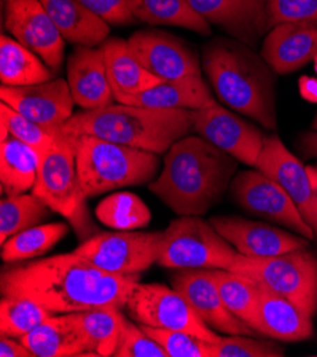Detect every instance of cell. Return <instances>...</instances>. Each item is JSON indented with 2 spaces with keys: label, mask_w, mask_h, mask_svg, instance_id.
I'll use <instances>...</instances> for the list:
<instances>
[{
  "label": "cell",
  "mask_w": 317,
  "mask_h": 357,
  "mask_svg": "<svg viewBox=\"0 0 317 357\" xmlns=\"http://www.w3.org/2000/svg\"><path fill=\"white\" fill-rule=\"evenodd\" d=\"M139 275H117L76 252L8 264L0 276L2 296L27 298L54 314L97 307H125Z\"/></svg>",
  "instance_id": "6da1fadb"
},
{
  "label": "cell",
  "mask_w": 317,
  "mask_h": 357,
  "mask_svg": "<svg viewBox=\"0 0 317 357\" xmlns=\"http://www.w3.org/2000/svg\"><path fill=\"white\" fill-rule=\"evenodd\" d=\"M238 172V160L199 135L168 150L164 168L148 188L180 217H202L217 205Z\"/></svg>",
  "instance_id": "7a4b0ae2"
},
{
  "label": "cell",
  "mask_w": 317,
  "mask_h": 357,
  "mask_svg": "<svg viewBox=\"0 0 317 357\" xmlns=\"http://www.w3.org/2000/svg\"><path fill=\"white\" fill-rule=\"evenodd\" d=\"M202 70L219 100L266 130L277 128L275 71L254 47L217 38L202 49Z\"/></svg>",
  "instance_id": "3957f363"
},
{
  "label": "cell",
  "mask_w": 317,
  "mask_h": 357,
  "mask_svg": "<svg viewBox=\"0 0 317 357\" xmlns=\"http://www.w3.org/2000/svg\"><path fill=\"white\" fill-rule=\"evenodd\" d=\"M192 110H165L110 104L84 110L61 127L67 135H91L117 144L164 154L192 131Z\"/></svg>",
  "instance_id": "277c9868"
},
{
  "label": "cell",
  "mask_w": 317,
  "mask_h": 357,
  "mask_svg": "<svg viewBox=\"0 0 317 357\" xmlns=\"http://www.w3.org/2000/svg\"><path fill=\"white\" fill-rule=\"evenodd\" d=\"M76 165L83 192L93 198L113 190L151 184L158 154L91 135L76 137Z\"/></svg>",
  "instance_id": "5b68a950"
},
{
  "label": "cell",
  "mask_w": 317,
  "mask_h": 357,
  "mask_svg": "<svg viewBox=\"0 0 317 357\" xmlns=\"http://www.w3.org/2000/svg\"><path fill=\"white\" fill-rule=\"evenodd\" d=\"M31 192L49 208L73 224L76 231L88 232L90 213L86 206L76 165V137L60 131L54 144L40 157L38 178Z\"/></svg>",
  "instance_id": "8992f818"
},
{
  "label": "cell",
  "mask_w": 317,
  "mask_h": 357,
  "mask_svg": "<svg viewBox=\"0 0 317 357\" xmlns=\"http://www.w3.org/2000/svg\"><path fill=\"white\" fill-rule=\"evenodd\" d=\"M229 271L285 296L311 317L317 313V258L306 248L276 257L238 254Z\"/></svg>",
  "instance_id": "52a82bcc"
},
{
  "label": "cell",
  "mask_w": 317,
  "mask_h": 357,
  "mask_svg": "<svg viewBox=\"0 0 317 357\" xmlns=\"http://www.w3.org/2000/svg\"><path fill=\"white\" fill-rule=\"evenodd\" d=\"M236 249L201 217H181L164 231L157 264L168 269H229Z\"/></svg>",
  "instance_id": "ba28073f"
},
{
  "label": "cell",
  "mask_w": 317,
  "mask_h": 357,
  "mask_svg": "<svg viewBox=\"0 0 317 357\" xmlns=\"http://www.w3.org/2000/svg\"><path fill=\"white\" fill-rule=\"evenodd\" d=\"M125 307L139 325L187 332L209 343H215L219 337L180 292L160 283H138Z\"/></svg>",
  "instance_id": "9c48e42d"
},
{
  "label": "cell",
  "mask_w": 317,
  "mask_h": 357,
  "mask_svg": "<svg viewBox=\"0 0 317 357\" xmlns=\"http://www.w3.org/2000/svg\"><path fill=\"white\" fill-rule=\"evenodd\" d=\"M164 232H100L87 238L73 252L102 271L138 275L157 264Z\"/></svg>",
  "instance_id": "30bf717a"
},
{
  "label": "cell",
  "mask_w": 317,
  "mask_h": 357,
  "mask_svg": "<svg viewBox=\"0 0 317 357\" xmlns=\"http://www.w3.org/2000/svg\"><path fill=\"white\" fill-rule=\"evenodd\" d=\"M229 192L232 199L251 215L286 227L309 241L314 239L313 229L304 222L286 190L262 171L236 172Z\"/></svg>",
  "instance_id": "8fae6325"
},
{
  "label": "cell",
  "mask_w": 317,
  "mask_h": 357,
  "mask_svg": "<svg viewBox=\"0 0 317 357\" xmlns=\"http://www.w3.org/2000/svg\"><path fill=\"white\" fill-rule=\"evenodd\" d=\"M192 131L221 149L235 160L255 167L265 135L254 124L229 112L217 101L199 110H192Z\"/></svg>",
  "instance_id": "7c38bea8"
},
{
  "label": "cell",
  "mask_w": 317,
  "mask_h": 357,
  "mask_svg": "<svg viewBox=\"0 0 317 357\" xmlns=\"http://www.w3.org/2000/svg\"><path fill=\"white\" fill-rule=\"evenodd\" d=\"M6 29L54 73L64 61V39L40 0H6Z\"/></svg>",
  "instance_id": "4fadbf2b"
},
{
  "label": "cell",
  "mask_w": 317,
  "mask_h": 357,
  "mask_svg": "<svg viewBox=\"0 0 317 357\" xmlns=\"http://www.w3.org/2000/svg\"><path fill=\"white\" fill-rule=\"evenodd\" d=\"M137 60L161 80L202 76L196 52L183 39L164 31H137L127 40Z\"/></svg>",
  "instance_id": "5bb4252c"
},
{
  "label": "cell",
  "mask_w": 317,
  "mask_h": 357,
  "mask_svg": "<svg viewBox=\"0 0 317 357\" xmlns=\"http://www.w3.org/2000/svg\"><path fill=\"white\" fill-rule=\"evenodd\" d=\"M255 168L273 178L286 190L317 239V195L302 161L286 149L277 135H269L265 137Z\"/></svg>",
  "instance_id": "9a60e30c"
},
{
  "label": "cell",
  "mask_w": 317,
  "mask_h": 357,
  "mask_svg": "<svg viewBox=\"0 0 317 357\" xmlns=\"http://www.w3.org/2000/svg\"><path fill=\"white\" fill-rule=\"evenodd\" d=\"M0 98L26 119L53 131L61 130L73 117L76 104L68 83L63 79L23 87L2 86Z\"/></svg>",
  "instance_id": "2e32d148"
},
{
  "label": "cell",
  "mask_w": 317,
  "mask_h": 357,
  "mask_svg": "<svg viewBox=\"0 0 317 357\" xmlns=\"http://www.w3.org/2000/svg\"><path fill=\"white\" fill-rule=\"evenodd\" d=\"M172 287L209 328L225 335H258L225 306L210 269H181L172 276Z\"/></svg>",
  "instance_id": "e0dca14e"
},
{
  "label": "cell",
  "mask_w": 317,
  "mask_h": 357,
  "mask_svg": "<svg viewBox=\"0 0 317 357\" xmlns=\"http://www.w3.org/2000/svg\"><path fill=\"white\" fill-rule=\"evenodd\" d=\"M209 222L245 257H276L309 245L302 235L240 217H214Z\"/></svg>",
  "instance_id": "ac0fdd59"
},
{
  "label": "cell",
  "mask_w": 317,
  "mask_h": 357,
  "mask_svg": "<svg viewBox=\"0 0 317 357\" xmlns=\"http://www.w3.org/2000/svg\"><path fill=\"white\" fill-rule=\"evenodd\" d=\"M191 6L210 24L232 39L256 47L268 29L263 0H188Z\"/></svg>",
  "instance_id": "d6986e66"
},
{
  "label": "cell",
  "mask_w": 317,
  "mask_h": 357,
  "mask_svg": "<svg viewBox=\"0 0 317 357\" xmlns=\"http://www.w3.org/2000/svg\"><path fill=\"white\" fill-rule=\"evenodd\" d=\"M261 56L276 75H291L317 57V22H291L272 27Z\"/></svg>",
  "instance_id": "ffe728a7"
},
{
  "label": "cell",
  "mask_w": 317,
  "mask_h": 357,
  "mask_svg": "<svg viewBox=\"0 0 317 357\" xmlns=\"http://www.w3.org/2000/svg\"><path fill=\"white\" fill-rule=\"evenodd\" d=\"M259 299L252 329L279 342H302L313 336L311 316L293 302L258 283Z\"/></svg>",
  "instance_id": "44dd1931"
},
{
  "label": "cell",
  "mask_w": 317,
  "mask_h": 357,
  "mask_svg": "<svg viewBox=\"0 0 317 357\" xmlns=\"http://www.w3.org/2000/svg\"><path fill=\"white\" fill-rule=\"evenodd\" d=\"M67 83L75 102L84 110L110 105L116 100L101 47L77 46L67 59Z\"/></svg>",
  "instance_id": "7402d4cb"
},
{
  "label": "cell",
  "mask_w": 317,
  "mask_h": 357,
  "mask_svg": "<svg viewBox=\"0 0 317 357\" xmlns=\"http://www.w3.org/2000/svg\"><path fill=\"white\" fill-rule=\"evenodd\" d=\"M121 104L165 110H199L214 104V96L202 76L164 80L157 86L118 100Z\"/></svg>",
  "instance_id": "603a6c76"
},
{
  "label": "cell",
  "mask_w": 317,
  "mask_h": 357,
  "mask_svg": "<svg viewBox=\"0 0 317 357\" xmlns=\"http://www.w3.org/2000/svg\"><path fill=\"white\" fill-rule=\"evenodd\" d=\"M65 42L95 47L109 39L110 23L79 0H40Z\"/></svg>",
  "instance_id": "cb8c5ba5"
},
{
  "label": "cell",
  "mask_w": 317,
  "mask_h": 357,
  "mask_svg": "<svg viewBox=\"0 0 317 357\" xmlns=\"http://www.w3.org/2000/svg\"><path fill=\"white\" fill-rule=\"evenodd\" d=\"M107 76L116 101L143 93L164 82L141 64L131 52L128 42L117 38L105 40L101 46Z\"/></svg>",
  "instance_id": "d4e9b609"
},
{
  "label": "cell",
  "mask_w": 317,
  "mask_h": 357,
  "mask_svg": "<svg viewBox=\"0 0 317 357\" xmlns=\"http://www.w3.org/2000/svg\"><path fill=\"white\" fill-rule=\"evenodd\" d=\"M20 342L31 351L33 357L93 356L73 322L72 313L53 314L36 329L22 336Z\"/></svg>",
  "instance_id": "484cf974"
},
{
  "label": "cell",
  "mask_w": 317,
  "mask_h": 357,
  "mask_svg": "<svg viewBox=\"0 0 317 357\" xmlns=\"http://www.w3.org/2000/svg\"><path fill=\"white\" fill-rule=\"evenodd\" d=\"M53 79V70L30 49L2 34L0 38V82L2 86L23 87Z\"/></svg>",
  "instance_id": "4316f807"
},
{
  "label": "cell",
  "mask_w": 317,
  "mask_h": 357,
  "mask_svg": "<svg viewBox=\"0 0 317 357\" xmlns=\"http://www.w3.org/2000/svg\"><path fill=\"white\" fill-rule=\"evenodd\" d=\"M72 317L87 344V350L94 357L114 356L125 317L121 309L97 307L75 312Z\"/></svg>",
  "instance_id": "83f0119b"
},
{
  "label": "cell",
  "mask_w": 317,
  "mask_h": 357,
  "mask_svg": "<svg viewBox=\"0 0 317 357\" xmlns=\"http://www.w3.org/2000/svg\"><path fill=\"white\" fill-rule=\"evenodd\" d=\"M40 157L19 138L9 135L0 146V181L3 194L19 195L31 190L38 178Z\"/></svg>",
  "instance_id": "f1b7e54d"
},
{
  "label": "cell",
  "mask_w": 317,
  "mask_h": 357,
  "mask_svg": "<svg viewBox=\"0 0 317 357\" xmlns=\"http://www.w3.org/2000/svg\"><path fill=\"white\" fill-rule=\"evenodd\" d=\"M134 17L148 24L177 26L202 36L212 34L210 24L191 6L188 0H125Z\"/></svg>",
  "instance_id": "f546056e"
},
{
  "label": "cell",
  "mask_w": 317,
  "mask_h": 357,
  "mask_svg": "<svg viewBox=\"0 0 317 357\" xmlns=\"http://www.w3.org/2000/svg\"><path fill=\"white\" fill-rule=\"evenodd\" d=\"M210 273L229 312L252 328L259 299L258 283L229 269H210Z\"/></svg>",
  "instance_id": "4dcf8cb0"
},
{
  "label": "cell",
  "mask_w": 317,
  "mask_h": 357,
  "mask_svg": "<svg viewBox=\"0 0 317 357\" xmlns=\"http://www.w3.org/2000/svg\"><path fill=\"white\" fill-rule=\"evenodd\" d=\"M50 215L49 205L31 194L9 195L0 204V243L10 236L40 225Z\"/></svg>",
  "instance_id": "1f68e13d"
},
{
  "label": "cell",
  "mask_w": 317,
  "mask_h": 357,
  "mask_svg": "<svg viewBox=\"0 0 317 357\" xmlns=\"http://www.w3.org/2000/svg\"><path fill=\"white\" fill-rule=\"evenodd\" d=\"M95 217L109 228L132 231L150 224L151 211L138 195L131 192H117L104 198L97 205Z\"/></svg>",
  "instance_id": "d6a6232c"
},
{
  "label": "cell",
  "mask_w": 317,
  "mask_h": 357,
  "mask_svg": "<svg viewBox=\"0 0 317 357\" xmlns=\"http://www.w3.org/2000/svg\"><path fill=\"white\" fill-rule=\"evenodd\" d=\"M68 227L64 222L36 225L10 236L2 245V259L15 264L40 257L52 249L64 235Z\"/></svg>",
  "instance_id": "836d02e7"
},
{
  "label": "cell",
  "mask_w": 317,
  "mask_h": 357,
  "mask_svg": "<svg viewBox=\"0 0 317 357\" xmlns=\"http://www.w3.org/2000/svg\"><path fill=\"white\" fill-rule=\"evenodd\" d=\"M53 314L27 298L3 296L0 301V336L20 339Z\"/></svg>",
  "instance_id": "e575fe53"
},
{
  "label": "cell",
  "mask_w": 317,
  "mask_h": 357,
  "mask_svg": "<svg viewBox=\"0 0 317 357\" xmlns=\"http://www.w3.org/2000/svg\"><path fill=\"white\" fill-rule=\"evenodd\" d=\"M0 116H2V123L8 127L9 134L36 150L39 157H42L54 144L57 134L61 131H53L33 123L3 101L0 104Z\"/></svg>",
  "instance_id": "d590c367"
},
{
  "label": "cell",
  "mask_w": 317,
  "mask_h": 357,
  "mask_svg": "<svg viewBox=\"0 0 317 357\" xmlns=\"http://www.w3.org/2000/svg\"><path fill=\"white\" fill-rule=\"evenodd\" d=\"M285 349L272 340L248 335L219 336L210 343V357H284Z\"/></svg>",
  "instance_id": "8d00e7d4"
},
{
  "label": "cell",
  "mask_w": 317,
  "mask_h": 357,
  "mask_svg": "<svg viewBox=\"0 0 317 357\" xmlns=\"http://www.w3.org/2000/svg\"><path fill=\"white\" fill-rule=\"evenodd\" d=\"M139 326L161 344L168 357H210V343L201 337L187 332L158 329L144 325Z\"/></svg>",
  "instance_id": "74e56055"
},
{
  "label": "cell",
  "mask_w": 317,
  "mask_h": 357,
  "mask_svg": "<svg viewBox=\"0 0 317 357\" xmlns=\"http://www.w3.org/2000/svg\"><path fill=\"white\" fill-rule=\"evenodd\" d=\"M116 357H168L167 351L143 328L124 317Z\"/></svg>",
  "instance_id": "f35d334b"
},
{
  "label": "cell",
  "mask_w": 317,
  "mask_h": 357,
  "mask_svg": "<svg viewBox=\"0 0 317 357\" xmlns=\"http://www.w3.org/2000/svg\"><path fill=\"white\" fill-rule=\"evenodd\" d=\"M268 29L291 22H317V0H266Z\"/></svg>",
  "instance_id": "ab89813d"
},
{
  "label": "cell",
  "mask_w": 317,
  "mask_h": 357,
  "mask_svg": "<svg viewBox=\"0 0 317 357\" xmlns=\"http://www.w3.org/2000/svg\"><path fill=\"white\" fill-rule=\"evenodd\" d=\"M79 2L110 24L127 26L137 20L128 9L125 0H79Z\"/></svg>",
  "instance_id": "60d3db41"
},
{
  "label": "cell",
  "mask_w": 317,
  "mask_h": 357,
  "mask_svg": "<svg viewBox=\"0 0 317 357\" xmlns=\"http://www.w3.org/2000/svg\"><path fill=\"white\" fill-rule=\"evenodd\" d=\"M0 356L2 357H33L31 351L19 340L13 337L0 336Z\"/></svg>",
  "instance_id": "b9f144b4"
},
{
  "label": "cell",
  "mask_w": 317,
  "mask_h": 357,
  "mask_svg": "<svg viewBox=\"0 0 317 357\" xmlns=\"http://www.w3.org/2000/svg\"><path fill=\"white\" fill-rule=\"evenodd\" d=\"M299 93L303 100L317 104V77L302 76L299 79Z\"/></svg>",
  "instance_id": "7bdbcfd3"
},
{
  "label": "cell",
  "mask_w": 317,
  "mask_h": 357,
  "mask_svg": "<svg viewBox=\"0 0 317 357\" xmlns=\"http://www.w3.org/2000/svg\"><path fill=\"white\" fill-rule=\"evenodd\" d=\"M300 144H302V150L307 155H317V131L306 132L300 138Z\"/></svg>",
  "instance_id": "ee69618b"
},
{
  "label": "cell",
  "mask_w": 317,
  "mask_h": 357,
  "mask_svg": "<svg viewBox=\"0 0 317 357\" xmlns=\"http://www.w3.org/2000/svg\"><path fill=\"white\" fill-rule=\"evenodd\" d=\"M306 171H307V175L310 178V183H311V187L317 195V167H306Z\"/></svg>",
  "instance_id": "f6af8a7d"
},
{
  "label": "cell",
  "mask_w": 317,
  "mask_h": 357,
  "mask_svg": "<svg viewBox=\"0 0 317 357\" xmlns=\"http://www.w3.org/2000/svg\"><path fill=\"white\" fill-rule=\"evenodd\" d=\"M311 127H313L314 131H317V113H316V117H314V120H313V123H311Z\"/></svg>",
  "instance_id": "bcb514c9"
},
{
  "label": "cell",
  "mask_w": 317,
  "mask_h": 357,
  "mask_svg": "<svg viewBox=\"0 0 317 357\" xmlns=\"http://www.w3.org/2000/svg\"><path fill=\"white\" fill-rule=\"evenodd\" d=\"M313 61H314V70H316V75H317V57Z\"/></svg>",
  "instance_id": "7dc6e473"
},
{
  "label": "cell",
  "mask_w": 317,
  "mask_h": 357,
  "mask_svg": "<svg viewBox=\"0 0 317 357\" xmlns=\"http://www.w3.org/2000/svg\"><path fill=\"white\" fill-rule=\"evenodd\" d=\"M263 2H265V3H266V0H263Z\"/></svg>",
  "instance_id": "c3c4849f"
}]
</instances>
